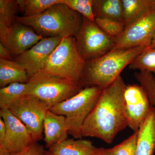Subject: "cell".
<instances>
[{
  "label": "cell",
  "mask_w": 155,
  "mask_h": 155,
  "mask_svg": "<svg viewBox=\"0 0 155 155\" xmlns=\"http://www.w3.org/2000/svg\"><path fill=\"white\" fill-rule=\"evenodd\" d=\"M96 18H106L124 22L122 0H93Z\"/></svg>",
  "instance_id": "obj_18"
},
{
  "label": "cell",
  "mask_w": 155,
  "mask_h": 155,
  "mask_svg": "<svg viewBox=\"0 0 155 155\" xmlns=\"http://www.w3.org/2000/svg\"><path fill=\"white\" fill-rule=\"evenodd\" d=\"M27 95L43 102L50 108L74 96L84 88L63 78L39 72L30 77Z\"/></svg>",
  "instance_id": "obj_6"
},
{
  "label": "cell",
  "mask_w": 155,
  "mask_h": 155,
  "mask_svg": "<svg viewBox=\"0 0 155 155\" xmlns=\"http://www.w3.org/2000/svg\"><path fill=\"white\" fill-rule=\"evenodd\" d=\"M69 130L66 117L48 110L43 122L45 147L48 149L54 144L67 139Z\"/></svg>",
  "instance_id": "obj_14"
},
{
  "label": "cell",
  "mask_w": 155,
  "mask_h": 155,
  "mask_svg": "<svg viewBox=\"0 0 155 155\" xmlns=\"http://www.w3.org/2000/svg\"><path fill=\"white\" fill-rule=\"evenodd\" d=\"M8 108L28 127L35 142L42 139L44 120L50 109L46 104L35 97L26 95L12 103Z\"/></svg>",
  "instance_id": "obj_8"
},
{
  "label": "cell",
  "mask_w": 155,
  "mask_h": 155,
  "mask_svg": "<svg viewBox=\"0 0 155 155\" xmlns=\"http://www.w3.org/2000/svg\"><path fill=\"white\" fill-rule=\"evenodd\" d=\"M6 135V126L2 118H0V145L2 144Z\"/></svg>",
  "instance_id": "obj_30"
},
{
  "label": "cell",
  "mask_w": 155,
  "mask_h": 155,
  "mask_svg": "<svg viewBox=\"0 0 155 155\" xmlns=\"http://www.w3.org/2000/svg\"><path fill=\"white\" fill-rule=\"evenodd\" d=\"M94 155H107L105 151V149L104 148H98Z\"/></svg>",
  "instance_id": "obj_31"
},
{
  "label": "cell",
  "mask_w": 155,
  "mask_h": 155,
  "mask_svg": "<svg viewBox=\"0 0 155 155\" xmlns=\"http://www.w3.org/2000/svg\"><path fill=\"white\" fill-rule=\"evenodd\" d=\"M75 38L78 49L86 62L104 55L116 46L115 38L106 34L95 22L83 17Z\"/></svg>",
  "instance_id": "obj_7"
},
{
  "label": "cell",
  "mask_w": 155,
  "mask_h": 155,
  "mask_svg": "<svg viewBox=\"0 0 155 155\" xmlns=\"http://www.w3.org/2000/svg\"><path fill=\"white\" fill-rule=\"evenodd\" d=\"M126 85L120 76L102 89L82 126L81 137H95L110 143L119 132L128 126L124 97Z\"/></svg>",
  "instance_id": "obj_1"
},
{
  "label": "cell",
  "mask_w": 155,
  "mask_h": 155,
  "mask_svg": "<svg viewBox=\"0 0 155 155\" xmlns=\"http://www.w3.org/2000/svg\"><path fill=\"white\" fill-rule=\"evenodd\" d=\"M102 91L98 87H86L74 96L53 106L49 110L65 116L69 134L75 138H80L84 123L96 104Z\"/></svg>",
  "instance_id": "obj_5"
},
{
  "label": "cell",
  "mask_w": 155,
  "mask_h": 155,
  "mask_svg": "<svg viewBox=\"0 0 155 155\" xmlns=\"http://www.w3.org/2000/svg\"><path fill=\"white\" fill-rule=\"evenodd\" d=\"M95 22L106 34L114 38L121 35L125 29V23L122 21L106 18H96Z\"/></svg>",
  "instance_id": "obj_25"
},
{
  "label": "cell",
  "mask_w": 155,
  "mask_h": 155,
  "mask_svg": "<svg viewBox=\"0 0 155 155\" xmlns=\"http://www.w3.org/2000/svg\"><path fill=\"white\" fill-rule=\"evenodd\" d=\"M135 76L146 93L151 105L155 108V76L150 72L140 71L136 72Z\"/></svg>",
  "instance_id": "obj_26"
},
{
  "label": "cell",
  "mask_w": 155,
  "mask_h": 155,
  "mask_svg": "<svg viewBox=\"0 0 155 155\" xmlns=\"http://www.w3.org/2000/svg\"><path fill=\"white\" fill-rule=\"evenodd\" d=\"M129 69L152 73L155 76V48H147L128 66Z\"/></svg>",
  "instance_id": "obj_22"
},
{
  "label": "cell",
  "mask_w": 155,
  "mask_h": 155,
  "mask_svg": "<svg viewBox=\"0 0 155 155\" xmlns=\"http://www.w3.org/2000/svg\"><path fill=\"white\" fill-rule=\"evenodd\" d=\"M124 97L128 126L134 132L138 131L151 109L149 100L142 87L136 84L126 85Z\"/></svg>",
  "instance_id": "obj_11"
},
{
  "label": "cell",
  "mask_w": 155,
  "mask_h": 155,
  "mask_svg": "<svg viewBox=\"0 0 155 155\" xmlns=\"http://www.w3.org/2000/svg\"><path fill=\"white\" fill-rule=\"evenodd\" d=\"M44 38L32 28L17 22L10 27L0 25L1 42L8 48L12 55L19 56Z\"/></svg>",
  "instance_id": "obj_12"
},
{
  "label": "cell",
  "mask_w": 155,
  "mask_h": 155,
  "mask_svg": "<svg viewBox=\"0 0 155 155\" xmlns=\"http://www.w3.org/2000/svg\"><path fill=\"white\" fill-rule=\"evenodd\" d=\"M19 9L17 1L0 0V25L9 27L16 22V13Z\"/></svg>",
  "instance_id": "obj_24"
},
{
  "label": "cell",
  "mask_w": 155,
  "mask_h": 155,
  "mask_svg": "<svg viewBox=\"0 0 155 155\" xmlns=\"http://www.w3.org/2000/svg\"><path fill=\"white\" fill-rule=\"evenodd\" d=\"M16 21L32 28L44 38L75 37L83 17L64 2L55 4L41 14L31 17L16 16Z\"/></svg>",
  "instance_id": "obj_2"
},
{
  "label": "cell",
  "mask_w": 155,
  "mask_h": 155,
  "mask_svg": "<svg viewBox=\"0 0 155 155\" xmlns=\"http://www.w3.org/2000/svg\"><path fill=\"white\" fill-rule=\"evenodd\" d=\"M28 83H14L0 89V108H8L11 104L28 94Z\"/></svg>",
  "instance_id": "obj_21"
},
{
  "label": "cell",
  "mask_w": 155,
  "mask_h": 155,
  "mask_svg": "<svg viewBox=\"0 0 155 155\" xmlns=\"http://www.w3.org/2000/svg\"><path fill=\"white\" fill-rule=\"evenodd\" d=\"M45 152L44 147L37 142L19 152L8 153L0 149V155H43Z\"/></svg>",
  "instance_id": "obj_28"
},
{
  "label": "cell",
  "mask_w": 155,
  "mask_h": 155,
  "mask_svg": "<svg viewBox=\"0 0 155 155\" xmlns=\"http://www.w3.org/2000/svg\"><path fill=\"white\" fill-rule=\"evenodd\" d=\"M62 38H44L27 51L16 57L14 61L21 65L29 77H31L41 71Z\"/></svg>",
  "instance_id": "obj_13"
},
{
  "label": "cell",
  "mask_w": 155,
  "mask_h": 155,
  "mask_svg": "<svg viewBox=\"0 0 155 155\" xmlns=\"http://www.w3.org/2000/svg\"><path fill=\"white\" fill-rule=\"evenodd\" d=\"M155 36V0L153 6L125 28L115 38L114 49H126L140 46L149 47Z\"/></svg>",
  "instance_id": "obj_9"
},
{
  "label": "cell",
  "mask_w": 155,
  "mask_h": 155,
  "mask_svg": "<svg viewBox=\"0 0 155 155\" xmlns=\"http://www.w3.org/2000/svg\"><path fill=\"white\" fill-rule=\"evenodd\" d=\"M138 140V131L113 147L105 149L107 155H135Z\"/></svg>",
  "instance_id": "obj_23"
},
{
  "label": "cell",
  "mask_w": 155,
  "mask_h": 155,
  "mask_svg": "<svg viewBox=\"0 0 155 155\" xmlns=\"http://www.w3.org/2000/svg\"><path fill=\"white\" fill-rule=\"evenodd\" d=\"M85 64L78 49L75 37H69L62 38L41 71L81 84Z\"/></svg>",
  "instance_id": "obj_4"
},
{
  "label": "cell",
  "mask_w": 155,
  "mask_h": 155,
  "mask_svg": "<svg viewBox=\"0 0 155 155\" xmlns=\"http://www.w3.org/2000/svg\"><path fill=\"white\" fill-rule=\"evenodd\" d=\"M98 148L87 140H66L54 144L46 153L50 155H94Z\"/></svg>",
  "instance_id": "obj_16"
},
{
  "label": "cell",
  "mask_w": 155,
  "mask_h": 155,
  "mask_svg": "<svg viewBox=\"0 0 155 155\" xmlns=\"http://www.w3.org/2000/svg\"><path fill=\"white\" fill-rule=\"evenodd\" d=\"M30 77L27 72L15 61L0 58V87L14 83H26Z\"/></svg>",
  "instance_id": "obj_17"
},
{
  "label": "cell",
  "mask_w": 155,
  "mask_h": 155,
  "mask_svg": "<svg viewBox=\"0 0 155 155\" xmlns=\"http://www.w3.org/2000/svg\"><path fill=\"white\" fill-rule=\"evenodd\" d=\"M155 152V108L152 106L150 114L138 130L135 155H153Z\"/></svg>",
  "instance_id": "obj_15"
},
{
  "label": "cell",
  "mask_w": 155,
  "mask_h": 155,
  "mask_svg": "<svg viewBox=\"0 0 155 155\" xmlns=\"http://www.w3.org/2000/svg\"><path fill=\"white\" fill-rule=\"evenodd\" d=\"M12 55L8 48L0 42V58L5 60L13 61Z\"/></svg>",
  "instance_id": "obj_29"
},
{
  "label": "cell",
  "mask_w": 155,
  "mask_h": 155,
  "mask_svg": "<svg viewBox=\"0 0 155 155\" xmlns=\"http://www.w3.org/2000/svg\"><path fill=\"white\" fill-rule=\"evenodd\" d=\"M0 116L6 124L5 138L0 149L14 153L26 149L35 141L28 127L11 113L8 108L1 109Z\"/></svg>",
  "instance_id": "obj_10"
},
{
  "label": "cell",
  "mask_w": 155,
  "mask_h": 155,
  "mask_svg": "<svg viewBox=\"0 0 155 155\" xmlns=\"http://www.w3.org/2000/svg\"><path fill=\"white\" fill-rule=\"evenodd\" d=\"M64 3L82 17L95 22V17L94 14L93 0H64Z\"/></svg>",
  "instance_id": "obj_27"
},
{
  "label": "cell",
  "mask_w": 155,
  "mask_h": 155,
  "mask_svg": "<svg viewBox=\"0 0 155 155\" xmlns=\"http://www.w3.org/2000/svg\"><path fill=\"white\" fill-rule=\"evenodd\" d=\"M22 17H31L43 13L50 7L64 0H17Z\"/></svg>",
  "instance_id": "obj_20"
},
{
  "label": "cell",
  "mask_w": 155,
  "mask_h": 155,
  "mask_svg": "<svg viewBox=\"0 0 155 155\" xmlns=\"http://www.w3.org/2000/svg\"><path fill=\"white\" fill-rule=\"evenodd\" d=\"M43 155H50L48 154L47 153H46V151L45 153Z\"/></svg>",
  "instance_id": "obj_33"
},
{
  "label": "cell",
  "mask_w": 155,
  "mask_h": 155,
  "mask_svg": "<svg viewBox=\"0 0 155 155\" xmlns=\"http://www.w3.org/2000/svg\"><path fill=\"white\" fill-rule=\"evenodd\" d=\"M125 28L153 7L154 0H122Z\"/></svg>",
  "instance_id": "obj_19"
},
{
  "label": "cell",
  "mask_w": 155,
  "mask_h": 155,
  "mask_svg": "<svg viewBox=\"0 0 155 155\" xmlns=\"http://www.w3.org/2000/svg\"><path fill=\"white\" fill-rule=\"evenodd\" d=\"M149 47L153 48H155V36L154 37L153 39V40L150 46Z\"/></svg>",
  "instance_id": "obj_32"
},
{
  "label": "cell",
  "mask_w": 155,
  "mask_h": 155,
  "mask_svg": "<svg viewBox=\"0 0 155 155\" xmlns=\"http://www.w3.org/2000/svg\"><path fill=\"white\" fill-rule=\"evenodd\" d=\"M145 46L126 49H114L102 56L86 62L81 84L83 87L106 88L145 49Z\"/></svg>",
  "instance_id": "obj_3"
}]
</instances>
